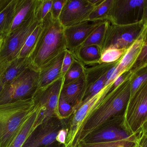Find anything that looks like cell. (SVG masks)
I'll return each mask as SVG.
<instances>
[{
  "label": "cell",
  "instance_id": "cell-1",
  "mask_svg": "<svg viewBox=\"0 0 147 147\" xmlns=\"http://www.w3.org/2000/svg\"><path fill=\"white\" fill-rule=\"evenodd\" d=\"M131 75L116 89L107 94L79 129L70 147H77L87 135L110 125L111 119L121 111L130 100Z\"/></svg>",
  "mask_w": 147,
  "mask_h": 147
},
{
  "label": "cell",
  "instance_id": "cell-2",
  "mask_svg": "<svg viewBox=\"0 0 147 147\" xmlns=\"http://www.w3.org/2000/svg\"><path fill=\"white\" fill-rule=\"evenodd\" d=\"M41 28L36 45L29 56L30 64L39 70L46 64L66 50L65 28L50 12L41 22Z\"/></svg>",
  "mask_w": 147,
  "mask_h": 147
},
{
  "label": "cell",
  "instance_id": "cell-3",
  "mask_svg": "<svg viewBox=\"0 0 147 147\" xmlns=\"http://www.w3.org/2000/svg\"><path fill=\"white\" fill-rule=\"evenodd\" d=\"M35 107L32 98L0 105V147H9Z\"/></svg>",
  "mask_w": 147,
  "mask_h": 147
},
{
  "label": "cell",
  "instance_id": "cell-4",
  "mask_svg": "<svg viewBox=\"0 0 147 147\" xmlns=\"http://www.w3.org/2000/svg\"><path fill=\"white\" fill-rule=\"evenodd\" d=\"M39 79V71L30 64L0 92V105L32 98Z\"/></svg>",
  "mask_w": 147,
  "mask_h": 147
},
{
  "label": "cell",
  "instance_id": "cell-5",
  "mask_svg": "<svg viewBox=\"0 0 147 147\" xmlns=\"http://www.w3.org/2000/svg\"><path fill=\"white\" fill-rule=\"evenodd\" d=\"M145 23L143 22L129 25L113 24L108 20L102 53L109 48L127 50L141 35Z\"/></svg>",
  "mask_w": 147,
  "mask_h": 147
},
{
  "label": "cell",
  "instance_id": "cell-6",
  "mask_svg": "<svg viewBox=\"0 0 147 147\" xmlns=\"http://www.w3.org/2000/svg\"><path fill=\"white\" fill-rule=\"evenodd\" d=\"M63 82L62 76L46 87L38 88L33 96L34 105L40 108L36 121L37 127L50 118L57 117V107Z\"/></svg>",
  "mask_w": 147,
  "mask_h": 147
},
{
  "label": "cell",
  "instance_id": "cell-7",
  "mask_svg": "<svg viewBox=\"0 0 147 147\" xmlns=\"http://www.w3.org/2000/svg\"><path fill=\"white\" fill-rule=\"evenodd\" d=\"M40 22L34 14L21 26L3 38L0 51V61L10 64L18 58L28 37Z\"/></svg>",
  "mask_w": 147,
  "mask_h": 147
},
{
  "label": "cell",
  "instance_id": "cell-8",
  "mask_svg": "<svg viewBox=\"0 0 147 147\" xmlns=\"http://www.w3.org/2000/svg\"><path fill=\"white\" fill-rule=\"evenodd\" d=\"M146 0H113L107 16L113 24L129 25L143 20Z\"/></svg>",
  "mask_w": 147,
  "mask_h": 147
},
{
  "label": "cell",
  "instance_id": "cell-9",
  "mask_svg": "<svg viewBox=\"0 0 147 147\" xmlns=\"http://www.w3.org/2000/svg\"><path fill=\"white\" fill-rule=\"evenodd\" d=\"M69 119L50 118L36 127L22 147H45L56 142L59 132L68 126Z\"/></svg>",
  "mask_w": 147,
  "mask_h": 147
},
{
  "label": "cell",
  "instance_id": "cell-10",
  "mask_svg": "<svg viewBox=\"0 0 147 147\" xmlns=\"http://www.w3.org/2000/svg\"><path fill=\"white\" fill-rule=\"evenodd\" d=\"M110 84L106 86L100 92L74 111L68 123L69 129L66 143L64 147H70L79 129L91 114L102 102L109 93Z\"/></svg>",
  "mask_w": 147,
  "mask_h": 147
},
{
  "label": "cell",
  "instance_id": "cell-11",
  "mask_svg": "<svg viewBox=\"0 0 147 147\" xmlns=\"http://www.w3.org/2000/svg\"><path fill=\"white\" fill-rule=\"evenodd\" d=\"M94 7L89 0H66L59 20L64 28L77 25L89 20Z\"/></svg>",
  "mask_w": 147,
  "mask_h": 147
},
{
  "label": "cell",
  "instance_id": "cell-12",
  "mask_svg": "<svg viewBox=\"0 0 147 147\" xmlns=\"http://www.w3.org/2000/svg\"><path fill=\"white\" fill-rule=\"evenodd\" d=\"M107 19L87 20L77 25L65 28L66 50L73 54L86 40L91 33Z\"/></svg>",
  "mask_w": 147,
  "mask_h": 147
},
{
  "label": "cell",
  "instance_id": "cell-13",
  "mask_svg": "<svg viewBox=\"0 0 147 147\" xmlns=\"http://www.w3.org/2000/svg\"><path fill=\"white\" fill-rule=\"evenodd\" d=\"M65 52L66 50L53 59L39 70L38 89L46 87L63 76L61 71Z\"/></svg>",
  "mask_w": 147,
  "mask_h": 147
},
{
  "label": "cell",
  "instance_id": "cell-14",
  "mask_svg": "<svg viewBox=\"0 0 147 147\" xmlns=\"http://www.w3.org/2000/svg\"><path fill=\"white\" fill-rule=\"evenodd\" d=\"M86 89V79L84 73L78 79L63 85L60 92L65 100L75 110L80 104Z\"/></svg>",
  "mask_w": 147,
  "mask_h": 147
},
{
  "label": "cell",
  "instance_id": "cell-15",
  "mask_svg": "<svg viewBox=\"0 0 147 147\" xmlns=\"http://www.w3.org/2000/svg\"><path fill=\"white\" fill-rule=\"evenodd\" d=\"M128 137L123 130L108 125L88 135L80 142L92 144L109 142L127 140Z\"/></svg>",
  "mask_w": 147,
  "mask_h": 147
},
{
  "label": "cell",
  "instance_id": "cell-16",
  "mask_svg": "<svg viewBox=\"0 0 147 147\" xmlns=\"http://www.w3.org/2000/svg\"><path fill=\"white\" fill-rule=\"evenodd\" d=\"M36 0H17L14 17L9 34L21 26L34 14Z\"/></svg>",
  "mask_w": 147,
  "mask_h": 147
},
{
  "label": "cell",
  "instance_id": "cell-17",
  "mask_svg": "<svg viewBox=\"0 0 147 147\" xmlns=\"http://www.w3.org/2000/svg\"><path fill=\"white\" fill-rule=\"evenodd\" d=\"M28 58H17L13 61L0 76V92L4 87L30 65Z\"/></svg>",
  "mask_w": 147,
  "mask_h": 147
},
{
  "label": "cell",
  "instance_id": "cell-18",
  "mask_svg": "<svg viewBox=\"0 0 147 147\" xmlns=\"http://www.w3.org/2000/svg\"><path fill=\"white\" fill-rule=\"evenodd\" d=\"M72 54L85 66L99 63L102 51L97 45H82Z\"/></svg>",
  "mask_w": 147,
  "mask_h": 147
},
{
  "label": "cell",
  "instance_id": "cell-19",
  "mask_svg": "<svg viewBox=\"0 0 147 147\" xmlns=\"http://www.w3.org/2000/svg\"><path fill=\"white\" fill-rule=\"evenodd\" d=\"M142 45L141 35L128 49L118 61L117 69L119 74L129 70L139 55Z\"/></svg>",
  "mask_w": 147,
  "mask_h": 147
},
{
  "label": "cell",
  "instance_id": "cell-20",
  "mask_svg": "<svg viewBox=\"0 0 147 147\" xmlns=\"http://www.w3.org/2000/svg\"><path fill=\"white\" fill-rule=\"evenodd\" d=\"M35 109L31 116L25 123L19 134L9 147H22L27 140L37 127L36 121L40 112V108L35 106Z\"/></svg>",
  "mask_w": 147,
  "mask_h": 147
},
{
  "label": "cell",
  "instance_id": "cell-21",
  "mask_svg": "<svg viewBox=\"0 0 147 147\" xmlns=\"http://www.w3.org/2000/svg\"><path fill=\"white\" fill-rule=\"evenodd\" d=\"M17 0H12L7 7L0 13V37L9 34L13 24Z\"/></svg>",
  "mask_w": 147,
  "mask_h": 147
},
{
  "label": "cell",
  "instance_id": "cell-22",
  "mask_svg": "<svg viewBox=\"0 0 147 147\" xmlns=\"http://www.w3.org/2000/svg\"><path fill=\"white\" fill-rule=\"evenodd\" d=\"M142 45L140 51L129 71L131 74L147 65V21L144 24L141 34Z\"/></svg>",
  "mask_w": 147,
  "mask_h": 147
},
{
  "label": "cell",
  "instance_id": "cell-23",
  "mask_svg": "<svg viewBox=\"0 0 147 147\" xmlns=\"http://www.w3.org/2000/svg\"><path fill=\"white\" fill-rule=\"evenodd\" d=\"M73 55V54H72ZM69 69L63 77V85H65L78 79L84 73V65L75 56Z\"/></svg>",
  "mask_w": 147,
  "mask_h": 147
},
{
  "label": "cell",
  "instance_id": "cell-24",
  "mask_svg": "<svg viewBox=\"0 0 147 147\" xmlns=\"http://www.w3.org/2000/svg\"><path fill=\"white\" fill-rule=\"evenodd\" d=\"M41 22H40L36 26L32 33L28 37L19 54L18 58H29L36 45L41 31Z\"/></svg>",
  "mask_w": 147,
  "mask_h": 147
},
{
  "label": "cell",
  "instance_id": "cell-25",
  "mask_svg": "<svg viewBox=\"0 0 147 147\" xmlns=\"http://www.w3.org/2000/svg\"><path fill=\"white\" fill-rule=\"evenodd\" d=\"M108 25V20L101 23L87 38L82 45H95L102 47Z\"/></svg>",
  "mask_w": 147,
  "mask_h": 147
},
{
  "label": "cell",
  "instance_id": "cell-26",
  "mask_svg": "<svg viewBox=\"0 0 147 147\" xmlns=\"http://www.w3.org/2000/svg\"><path fill=\"white\" fill-rule=\"evenodd\" d=\"M113 0H103L98 5L94 7L90 15L89 20L107 19V16L113 3Z\"/></svg>",
  "mask_w": 147,
  "mask_h": 147
},
{
  "label": "cell",
  "instance_id": "cell-27",
  "mask_svg": "<svg viewBox=\"0 0 147 147\" xmlns=\"http://www.w3.org/2000/svg\"><path fill=\"white\" fill-rule=\"evenodd\" d=\"M53 0H36L34 9V17L36 21L41 22L51 11Z\"/></svg>",
  "mask_w": 147,
  "mask_h": 147
},
{
  "label": "cell",
  "instance_id": "cell-28",
  "mask_svg": "<svg viewBox=\"0 0 147 147\" xmlns=\"http://www.w3.org/2000/svg\"><path fill=\"white\" fill-rule=\"evenodd\" d=\"M125 49L109 48L102 52L99 60L100 64H110L117 62L125 53Z\"/></svg>",
  "mask_w": 147,
  "mask_h": 147
},
{
  "label": "cell",
  "instance_id": "cell-29",
  "mask_svg": "<svg viewBox=\"0 0 147 147\" xmlns=\"http://www.w3.org/2000/svg\"><path fill=\"white\" fill-rule=\"evenodd\" d=\"M131 96L147 80V65L131 74Z\"/></svg>",
  "mask_w": 147,
  "mask_h": 147
},
{
  "label": "cell",
  "instance_id": "cell-30",
  "mask_svg": "<svg viewBox=\"0 0 147 147\" xmlns=\"http://www.w3.org/2000/svg\"><path fill=\"white\" fill-rule=\"evenodd\" d=\"M74 112V110L71 105L60 95L57 107V117L61 120L69 119Z\"/></svg>",
  "mask_w": 147,
  "mask_h": 147
},
{
  "label": "cell",
  "instance_id": "cell-31",
  "mask_svg": "<svg viewBox=\"0 0 147 147\" xmlns=\"http://www.w3.org/2000/svg\"><path fill=\"white\" fill-rule=\"evenodd\" d=\"M127 142L126 140H124L109 142L92 144L80 142L77 147H127Z\"/></svg>",
  "mask_w": 147,
  "mask_h": 147
},
{
  "label": "cell",
  "instance_id": "cell-32",
  "mask_svg": "<svg viewBox=\"0 0 147 147\" xmlns=\"http://www.w3.org/2000/svg\"><path fill=\"white\" fill-rule=\"evenodd\" d=\"M66 1V0H53L52 5L50 13L53 19H59Z\"/></svg>",
  "mask_w": 147,
  "mask_h": 147
},
{
  "label": "cell",
  "instance_id": "cell-33",
  "mask_svg": "<svg viewBox=\"0 0 147 147\" xmlns=\"http://www.w3.org/2000/svg\"><path fill=\"white\" fill-rule=\"evenodd\" d=\"M73 56L70 52L66 50L65 55L63 60L62 67V74L63 76L68 71L73 62Z\"/></svg>",
  "mask_w": 147,
  "mask_h": 147
},
{
  "label": "cell",
  "instance_id": "cell-34",
  "mask_svg": "<svg viewBox=\"0 0 147 147\" xmlns=\"http://www.w3.org/2000/svg\"><path fill=\"white\" fill-rule=\"evenodd\" d=\"M69 129L68 126L63 128L59 132L56 138V141L61 145H65L68 136Z\"/></svg>",
  "mask_w": 147,
  "mask_h": 147
},
{
  "label": "cell",
  "instance_id": "cell-35",
  "mask_svg": "<svg viewBox=\"0 0 147 147\" xmlns=\"http://www.w3.org/2000/svg\"><path fill=\"white\" fill-rule=\"evenodd\" d=\"M12 0H0V13L4 10Z\"/></svg>",
  "mask_w": 147,
  "mask_h": 147
},
{
  "label": "cell",
  "instance_id": "cell-36",
  "mask_svg": "<svg viewBox=\"0 0 147 147\" xmlns=\"http://www.w3.org/2000/svg\"><path fill=\"white\" fill-rule=\"evenodd\" d=\"M10 64H5L1 61H0V76L5 72L6 69L9 67Z\"/></svg>",
  "mask_w": 147,
  "mask_h": 147
},
{
  "label": "cell",
  "instance_id": "cell-37",
  "mask_svg": "<svg viewBox=\"0 0 147 147\" xmlns=\"http://www.w3.org/2000/svg\"><path fill=\"white\" fill-rule=\"evenodd\" d=\"M147 21V0H146L145 7H144V14H143V20L144 23Z\"/></svg>",
  "mask_w": 147,
  "mask_h": 147
},
{
  "label": "cell",
  "instance_id": "cell-38",
  "mask_svg": "<svg viewBox=\"0 0 147 147\" xmlns=\"http://www.w3.org/2000/svg\"><path fill=\"white\" fill-rule=\"evenodd\" d=\"M64 146V145H61L59 143H58L57 141L56 142H54L53 144L51 145H49L45 147H63Z\"/></svg>",
  "mask_w": 147,
  "mask_h": 147
},
{
  "label": "cell",
  "instance_id": "cell-39",
  "mask_svg": "<svg viewBox=\"0 0 147 147\" xmlns=\"http://www.w3.org/2000/svg\"><path fill=\"white\" fill-rule=\"evenodd\" d=\"M3 37H0V51L1 49L3 43Z\"/></svg>",
  "mask_w": 147,
  "mask_h": 147
},
{
  "label": "cell",
  "instance_id": "cell-40",
  "mask_svg": "<svg viewBox=\"0 0 147 147\" xmlns=\"http://www.w3.org/2000/svg\"></svg>",
  "mask_w": 147,
  "mask_h": 147
}]
</instances>
